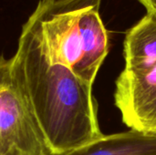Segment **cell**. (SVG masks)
Segmentation results:
<instances>
[{
    "mask_svg": "<svg viewBox=\"0 0 156 155\" xmlns=\"http://www.w3.org/2000/svg\"><path fill=\"white\" fill-rule=\"evenodd\" d=\"M11 60L50 154H64L103 136L92 85L70 69L50 63L24 28Z\"/></svg>",
    "mask_w": 156,
    "mask_h": 155,
    "instance_id": "1",
    "label": "cell"
},
{
    "mask_svg": "<svg viewBox=\"0 0 156 155\" xmlns=\"http://www.w3.org/2000/svg\"><path fill=\"white\" fill-rule=\"evenodd\" d=\"M0 155H51L14 74L11 58L0 54Z\"/></svg>",
    "mask_w": 156,
    "mask_h": 155,
    "instance_id": "2",
    "label": "cell"
},
{
    "mask_svg": "<svg viewBox=\"0 0 156 155\" xmlns=\"http://www.w3.org/2000/svg\"><path fill=\"white\" fill-rule=\"evenodd\" d=\"M114 101L127 127L156 135V66L142 70L124 69L115 82Z\"/></svg>",
    "mask_w": 156,
    "mask_h": 155,
    "instance_id": "3",
    "label": "cell"
},
{
    "mask_svg": "<svg viewBox=\"0 0 156 155\" xmlns=\"http://www.w3.org/2000/svg\"><path fill=\"white\" fill-rule=\"evenodd\" d=\"M101 2L90 0L83 12V57L73 71L77 77L91 85L109 52L108 32L100 16Z\"/></svg>",
    "mask_w": 156,
    "mask_h": 155,
    "instance_id": "4",
    "label": "cell"
},
{
    "mask_svg": "<svg viewBox=\"0 0 156 155\" xmlns=\"http://www.w3.org/2000/svg\"><path fill=\"white\" fill-rule=\"evenodd\" d=\"M61 155H156V135L133 130L103 135Z\"/></svg>",
    "mask_w": 156,
    "mask_h": 155,
    "instance_id": "5",
    "label": "cell"
},
{
    "mask_svg": "<svg viewBox=\"0 0 156 155\" xmlns=\"http://www.w3.org/2000/svg\"><path fill=\"white\" fill-rule=\"evenodd\" d=\"M127 69L142 70L156 66V16L146 14L128 30L123 43Z\"/></svg>",
    "mask_w": 156,
    "mask_h": 155,
    "instance_id": "6",
    "label": "cell"
},
{
    "mask_svg": "<svg viewBox=\"0 0 156 155\" xmlns=\"http://www.w3.org/2000/svg\"><path fill=\"white\" fill-rule=\"evenodd\" d=\"M147 10L148 14L156 16V0H138Z\"/></svg>",
    "mask_w": 156,
    "mask_h": 155,
    "instance_id": "7",
    "label": "cell"
}]
</instances>
